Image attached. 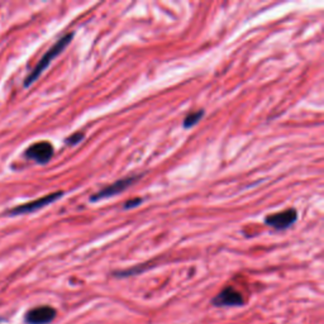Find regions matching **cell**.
I'll return each instance as SVG.
<instances>
[{
	"label": "cell",
	"instance_id": "6da1fadb",
	"mask_svg": "<svg viewBox=\"0 0 324 324\" xmlns=\"http://www.w3.org/2000/svg\"><path fill=\"white\" fill-rule=\"evenodd\" d=\"M72 37H74V33H69V34H66V36H64L62 38H60L59 41H57L56 43H55L53 46H52L51 48L46 52V53L43 55V57L39 60V62L36 65V67L33 69V71H32L31 74L26 77V80H24V86H26V88L31 86L34 81H37V79L41 76L42 72H43L44 70L49 66V64L52 62V60L56 59V57L59 56V55L61 53V52L64 51L67 46H69L70 42H71V39H72Z\"/></svg>",
	"mask_w": 324,
	"mask_h": 324
},
{
	"label": "cell",
	"instance_id": "7a4b0ae2",
	"mask_svg": "<svg viewBox=\"0 0 324 324\" xmlns=\"http://www.w3.org/2000/svg\"><path fill=\"white\" fill-rule=\"evenodd\" d=\"M64 195L62 191H57V193H52L49 195L43 196V198H39L37 200L31 201V203L23 204V205H19L13 208L12 210H9V215H22V214H29L33 213V211L39 210V209L44 208V206L49 205V204L55 203L57 199H60Z\"/></svg>",
	"mask_w": 324,
	"mask_h": 324
},
{
	"label": "cell",
	"instance_id": "3957f363",
	"mask_svg": "<svg viewBox=\"0 0 324 324\" xmlns=\"http://www.w3.org/2000/svg\"><path fill=\"white\" fill-rule=\"evenodd\" d=\"M56 315V309L49 305H41L29 309L24 315V321L27 324H49Z\"/></svg>",
	"mask_w": 324,
	"mask_h": 324
},
{
	"label": "cell",
	"instance_id": "277c9868",
	"mask_svg": "<svg viewBox=\"0 0 324 324\" xmlns=\"http://www.w3.org/2000/svg\"><path fill=\"white\" fill-rule=\"evenodd\" d=\"M138 178L139 176H129V178L116 181V183H113L112 185L101 189L100 191H98V193L94 194L93 196H90V201L96 203V201L103 200V199H108V198H112V196L118 195L119 193H122V191H124L126 189H128L132 184H134V181H136Z\"/></svg>",
	"mask_w": 324,
	"mask_h": 324
},
{
	"label": "cell",
	"instance_id": "5b68a950",
	"mask_svg": "<svg viewBox=\"0 0 324 324\" xmlns=\"http://www.w3.org/2000/svg\"><path fill=\"white\" fill-rule=\"evenodd\" d=\"M296 219H298V213H296L295 209H289V210L266 217L265 224L278 229V231H285L295 223Z\"/></svg>",
	"mask_w": 324,
	"mask_h": 324
},
{
	"label": "cell",
	"instance_id": "8992f818",
	"mask_svg": "<svg viewBox=\"0 0 324 324\" xmlns=\"http://www.w3.org/2000/svg\"><path fill=\"white\" fill-rule=\"evenodd\" d=\"M26 156L37 164H47L53 156V146L49 142L42 141L32 144L26 151Z\"/></svg>",
	"mask_w": 324,
	"mask_h": 324
},
{
	"label": "cell",
	"instance_id": "52a82bcc",
	"mask_svg": "<svg viewBox=\"0 0 324 324\" xmlns=\"http://www.w3.org/2000/svg\"><path fill=\"white\" fill-rule=\"evenodd\" d=\"M211 304L215 306H242L245 304V300L242 294L236 289L226 288L211 299Z\"/></svg>",
	"mask_w": 324,
	"mask_h": 324
},
{
	"label": "cell",
	"instance_id": "ba28073f",
	"mask_svg": "<svg viewBox=\"0 0 324 324\" xmlns=\"http://www.w3.org/2000/svg\"><path fill=\"white\" fill-rule=\"evenodd\" d=\"M204 116V111H198V112H191L190 114L186 116V118L184 119V128H191V127L195 126L199 121L201 119V117Z\"/></svg>",
	"mask_w": 324,
	"mask_h": 324
},
{
	"label": "cell",
	"instance_id": "9c48e42d",
	"mask_svg": "<svg viewBox=\"0 0 324 324\" xmlns=\"http://www.w3.org/2000/svg\"><path fill=\"white\" fill-rule=\"evenodd\" d=\"M85 137V134L81 133V132H76L72 136H70L69 138H66V143L70 144V146H74V144H77L79 142H81Z\"/></svg>",
	"mask_w": 324,
	"mask_h": 324
},
{
	"label": "cell",
	"instance_id": "30bf717a",
	"mask_svg": "<svg viewBox=\"0 0 324 324\" xmlns=\"http://www.w3.org/2000/svg\"><path fill=\"white\" fill-rule=\"evenodd\" d=\"M142 201H143V199L142 198H136V199H132V200H128L126 203V205H124V208L126 209H131V208H136V206L141 205Z\"/></svg>",
	"mask_w": 324,
	"mask_h": 324
}]
</instances>
